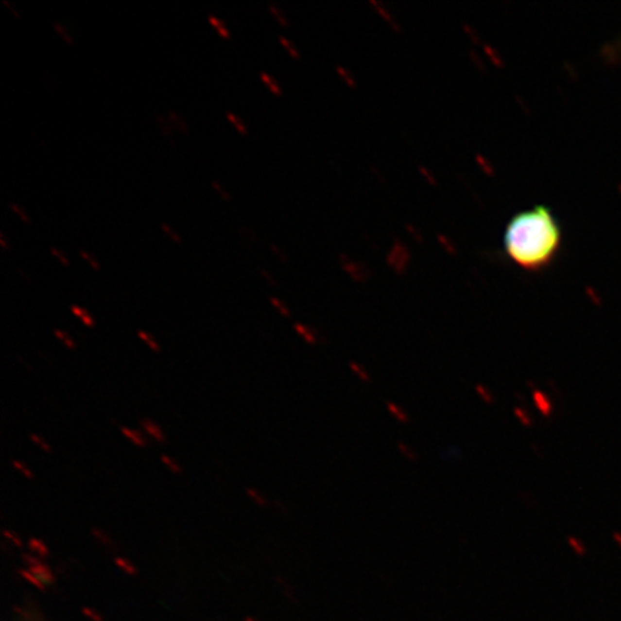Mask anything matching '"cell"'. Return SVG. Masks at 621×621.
I'll return each mask as SVG.
<instances>
[{
	"instance_id": "obj_40",
	"label": "cell",
	"mask_w": 621,
	"mask_h": 621,
	"mask_svg": "<svg viewBox=\"0 0 621 621\" xmlns=\"http://www.w3.org/2000/svg\"><path fill=\"white\" fill-rule=\"evenodd\" d=\"M115 564H117L118 567H121L122 569H125L127 572H136V569H134V567L131 565V562H130V561H127V559H124V558H121V556L115 558Z\"/></svg>"
},
{
	"instance_id": "obj_2",
	"label": "cell",
	"mask_w": 621,
	"mask_h": 621,
	"mask_svg": "<svg viewBox=\"0 0 621 621\" xmlns=\"http://www.w3.org/2000/svg\"><path fill=\"white\" fill-rule=\"evenodd\" d=\"M155 125H157V128H158V131H160V134H161V137L164 138L167 142H169V145L172 147V148H177V138H175V130L172 128V122L169 121V118H167V115H164V114H155Z\"/></svg>"
},
{
	"instance_id": "obj_24",
	"label": "cell",
	"mask_w": 621,
	"mask_h": 621,
	"mask_svg": "<svg viewBox=\"0 0 621 621\" xmlns=\"http://www.w3.org/2000/svg\"><path fill=\"white\" fill-rule=\"evenodd\" d=\"M246 495L258 505V506H262V508H266L268 505H269V502H268V499L265 498V495H262L258 489H255V487H247L246 489Z\"/></svg>"
},
{
	"instance_id": "obj_4",
	"label": "cell",
	"mask_w": 621,
	"mask_h": 621,
	"mask_svg": "<svg viewBox=\"0 0 621 621\" xmlns=\"http://www.w3.org/2000/svg\"><path fill=\"white\" fill-rule=\"evenodd\" d=\"M39 81L42 88L45 89V92L51 97H55L61 92V85L59 81L55 78V75L49 70V69H42L40 75H39Z\"/></svg>"
},
{
	"instance_id": "obj_43",
	"label": "cell",
	"mask_w": 621,
	"mask_h": 621,
	"mask_svg": "<svg viewBox=\"0 0 621 621\" xmlns=\"http://www.w3.org/2000/svg\"><path fill=\"white\" fill-rule=\"evenodd\" d=\"M0 244H1L3 252H7V250H9V244H7V241H6V238H4V233H3V232H0Z\"/></svg>"
},
{
	"instance_id": "obj_34",
	"label": "cell",
	"mask_w": 621,
	"mask_h": 621,
	"mask_svg": "<svg viewBox=\"0 0 621 621\" xmlns=\"http://www.w3.org/2000/svg\"><path fill=\"white\" fill-rule=\"evenodd\" d=\"M91 534H92V536L97 539V541H100L101 544L104 545H112V539L109 538V535L101 529V528H97V526H94L92 529H91Z\"/></svg>"
},
{
	"instance_id": "obj_15",
	"label": "cell",
	"mask_w": 621,
	"mask_h": 621,
	"mask_svg": "<svg viewBox=\"0 0 621 621\" xmlns=\"http://www.w3.org/2000/svg\"><path fill=\"white\" fill-rule=\"evenodd\" d=\"M207 20H208L210 26H211V28H214V31L219 34L220 37H223V39H226V40H229V39L232 37V34H230V32H229V29L226 28V25L223 23V20H222V19H219V17H217V16H214V15H208Z\"/></svg>"
},
{
	"instance_id": "obj_16",
	"label": "cell",
	"mask_w": 621,
	"mask_h": 621,
	"mask_svg": "<svg viewBox=\"0 0 621 621\" xmlns=\"http://www.w3.org/2000/svg\"><path fill=\"white\" fill-rule=\"evenodd\" d=\"M52 28H53V31H55V34H58L61 39H62V42L64 43H67L68 46H73L75 45V39H73V34L69 32L68 29L61 23V22H58V20H53V23H52Z\"/></svg>"
},
{
	"instance_id": "obj_10",
	"label": "cell",
	"mask_w": 621,
	"mask_h": 621,
	"mask_svg": "<svg viewBox=\"0 0 621 621\" xmlns=\"http://www.w3.org/2000/svg\"><path fill=\"white\" fill-rule=\"evenodd\" d=\"M70 312H72V315H75L78 319H81V322L85 325V327H88V328H94L95 327V319H94V316L88 312V310H85V308H82V307H79V305H70Z\"/></svg>"
},
{
	"instance_id": "obj_26",
	"label": "cell",
	"mask_w": 621,
	"mask_h": 621,
	"mask_svg": "<svg viewBox=\"0 0 621 621\" xmlns=\"http://www.w3.org/2000/svg\"><path fill=\"white\" fill-rule=\"evenodd\" d=\"M268 10H269V13L275 17L276 22H277L280 26H283V28H288V26H289V22H288L286 16L282 13V10H280L276 4H274V3H269V4H268Z\"/></svg>"
},
{
	"instance_id": "obj_37",
	"label": "cell",
	"mask_w": 621,
	"mask_h": 621,
	"mask_svg": "<svg viewBox=\"0 0 621 621\" xmlns=\"http://www.w3.org/2000/svg\"><path fill=\"white\" fill-rule=\"evenodd\" d=\"M259 275L262 276V279L268 283V285H271V286H274V288H277L279 286V283H277V280H276V277L266 268H263V266H260L259 268Z\"/></svg>"
},
{
	"instance_id": "obj_27",
	"label": "cell",
	"mask_w": 621,
	"mask_h": 621,
	"mask_svg": "<svg viewBox=\"0 0 621 621\" xmlns=\"http://www.w3.org/2000/svg\"><path fill=\"white\" fill-rule=\"evenodd\" d=\"M160 227H161V230H163V233L172 242V243H175V244H178V246H181L183 244V239H181V236L172 229L170 224H167V223H161L160 224Z\"/></svg>"
},
{
	"instance_id": "obj_11",
	"label": "cell",
	"mask_w": 621,
	"mask_h": 621,
	"mask_svg": "<svg viewBox=\"0 0 621 621\" xmlns=\"http://www.w3.org/2000/svg\"><path fill=\"white\" fill-rule=\"evenodd\" d=\"M293 328H295V331H296V334L307 343L308 345H316L318 344V337H316V334L310 329V327H307V325H304V324H299V322H296L295 325H293Z\"/></svg>"
},
{
	"instance_id": "obj_12",
	"label": "cell",
	"mask_w": 621,
	"mask_h": 621,
	"mask_svg": "<svg viewBox=\"0 0 621 621\" xmlns=\"http://www.w3.org/2000/svg\"><path fill=\"white\" fill-rule=\"evenodd\" d=\"M28 547H29V550L32 551L34 555L36 556H39V558H46L48 555H49V548H48V545L45 544V541H42V539H39V538H29L28 539Z\"/></svg>"
},
{
	"instance_id": "obj_32",
	"label": "cell",
	"mask_w": 621,
	"mask_h": 621,
	"mask_svg": "<svg viewBox=\"0 0 621 621\" xmlns=\"http://www.w3.org/2000/svg\"><path fill=\"white\" fill-rule=\"evenodd\" d=\"M3 538L4 539H7V541H10L15 547H17V548H23V545H25V542H23V539L17 535V534H15L12 529H3Z\"/></svg>"
},
{
	"instance_id": "obj_30",
	"label": "cell",
	"mask_w": 621,
	"mask_h": 621,
	"mask_svg": "<svg viewBox=\"0 0 621 621\" xmlns=\"http://www.w3.org/2000/svg\"><path fill=\"white\" fill-rule=\"evenodd\" d=\"M12 466H13V469H16L20 475H23L26 479H34V473L31 470V467H29L26 463H23L22 460H12Z\"/></svg>"
},
{
	"instance_id": "obj_9",
	"label": "cell",
	"mask_w": 621,
	"mask_h": 621,
	"mask_svg": "<svg viewBox=\"0 0 621 621\" xmlns=\"http://www.w3.org/2000/svg\"><path fill=\"white\" fill-rule=\"evenodd\" d=\"M348 367H349V371H351V373H352L357 379L360 380V381L367 382V384L373 381V376L370 374L368 368H365L362 364H360V362H357V361H349Z\"/></svg>"
},
{
	"instance_id": "obj_14",
	"label": "cell",
	"mask_w": 621,
	"mask_h": 621,
	"mask_svg": "<svg viewBox=\"0 0 621 621\" xmlns=\"http://www.w3.org/2000/svg\"><path fill=\"white\" fill-rule=\"evenodd\" d=\"M238 232H239V236L242 238V241L244 242L247 246L256 247L259 244V242H260L259 241V236H258V233L253 229H250L247 226H239Z\"/></svg>"
},
{
	"instance_id": "obj_3",
	"label": "cell",
	"mask_w": 621,
	"mask_h": 621,
	"mask_svg": "<svg viewBox=\"0 0 621 621\" xmlns=\"http://www.w3.org/2000/svg\"><path fill=\"white\" fill-rule=\"evenodd\" d=\"M532 400L534 404L536 407V410L542 414L544 417H550L553 412V406H552L551 398L548 397L547 393H544L539 388H532Z\"/></svg>"
},
{
	"instance_id": "obj_33",
	"label": "cell",
	"mask_w": 621,
	"mask_h": 621,
	"mask_svg": "<svg viewBox=\"0 0 621 621\" xmlns=\"http://www.w3.org/2000/svg\"><path fill=\"white\" fill-rule=\"evenodd\" d=\"M49 253L62 265V266H65V268H69L70 266V260H69V258L61 250V249H58V247H49Z\"/></svg>"
},
{
	"instance_id": "obj_13",
	"label": "cell",
	"mask_w": 621,
	"mask_h": 621,
	"mask_svg": "<svg viewBox=\"0 0 621 621\" xmlns=\"http://www.w3.org/2000/svg\"><path fill=\"white\" fill-rule=\"evenodd\" d=\"M475 393L478 394V397L482 400L484 404H487V406L496 404V396H495V393L489 387H486L484 384H476L475 385Z\"/></svg>"
},
{
	"instance_id": "obj_42",
	"label": "cell",
	"mask_w": 621,
	"mask_h": 621,
	"mask_svg": "<svg viewBox=\"0 0 621 621\" xmlns=\"http://www.w3.org/2000/svg\"><path fill=\"white\" fill-rule=\"evenodd\" d=\"M32 137H34V141L36 139V144H37V147L43 148V147L46 145V139L42 137L40 134H39V131H37V130H32Z\"/></svg>"
},
{
	"instance_id": "obj_38",
	"label": "cell",
	"mask_w": 621,
	"mask_h": 621,
	"mask_svg": "<svg viewBox=\"0 0 621 621\" xmlns=\"http://www.w3.org/2000/svg\"><path fill=\"white\" fill-rule=\"evenodd\" d=\"M269 249H271V252L274 253V256H275L276 259H277V260H279L280 263L286 265V263L289 262L288 256H286V255H285V253H283V252H282V250H280V249L277 247V246H276L274 242H271V243H269Z\"/></svg>"
},
{
	"instance_id": "obj_44",
	"label": "cell",
	"mask_w": 621,
	"mask_h": 621,
	"mask_svg": "<svg viewBox=\"0 0 621 621\" xmlns=\"http://www.w3.org/2000/svg\"><path fill=\"white\" fill-rule=\"evenodd\" d=\"M17 274H19V275L22 276V277H25V279H26V280H28V282H32V279H31V277H29V275H28V274H26V272H25V271H22V269H20V268H19V269H17Z\"/></svg>"
},
{
	"instance_id": "obj_35",
	"label": "cell",
	"mask_w": 621,
	"mask_h": 621,
	"mask_svg": "<svg viewBox=\"0 0 621 621\" xmlns=\"http://www.w3.org/2000/svg\"><path fill=\"white\" fill-rule=\"evenodd\" d=\"M31 440L34 442V445L37 446V448H40V450H43V451H48V453H51L52 451V448H51V445L42 437V436H39V434H34L32 433L31 434Z\"/></svg>"
},
{
	"instance_id": "obj_22",
	"label": "cell",
	"mask_w": 621,
	"mask_h": 621,
	"mask_svg": "<svg viewBox=\"0 0 621 621\" xmlns=\"http://www.w3.org/2000/svg\"><path fill=\"white\" fill-rule=\"evenodd\" d=\"M226 118H227V121H229V122H230V124L236 128V131H238L241 136H247V134H249L246 124L242 121L241 118H239L236 114H233V112L227 111V112H226Z\"/></svg>"
},
{
	"instance_id": "obj_29",
	"label": "cell",
	"mask_w": 621,
	"mask_h": 621,
	"mask_svg": "<svg viewBox=\"0 0 621 621\" xmlns=\"http://www.w3.org/2000/svg\"><path fill=\"white\" fill-rule=\"evenodd\" d=\"M53 334H55V337L58 338V340H61L64 345L69 348V349H75L76 348V343H75V340L69 335L67 331H62V329H53Z\"/></svg>"
},
{
	"instance_id": "obj_39",
	"label": "cell",
	"mask_w": 621,
	"mask_h": 621,
	"mask_svg": "<svg viewBox=\"0 0 621 621\" xmlns=\"http://www.w3.org/2000/svg\"><path fill=\"white\" fill-rule=\"evenodd\" d=\"M279 42H280V45L288 51V53L292 56V58H298L299 55H298V52H296V49L293 48V45L291 43V40L289 39H286L285 36H279Z\"/></svg>"
},
{
	"instance_id": "obj_5",
	"label": "cell",
	"mask_w": 621,
	"mask_h": 621,
	"mask_svg": "<svg viewBox=\"0 0 621 621\" xmlns=\"http://www.w3.org/2000/svg\"><path fill=\"white\" fill-rule=\"evenodd\" d=\"M139 426L144 429V431L153 439V440H155V442H158V443H164L166 442V434H164V431H163V429H161V426L160 424H157L155 421H153V420H150V418H142L141 421H139Z\"/></svg>"
},
{
	"instance_id": "obj_7",
	"label": "cell",
	"mask_w": 621,
	"mask_h": 621,
	"mask_svg": "<svg viewBox=\"0 0 621 621\" xmlns=\"http://www.w3.org/2000/svg\"><path fill=\"white\" fill-rule=\"evenodd\" d=\"M385 409H387V412L388 414L397 421V423H400V424H409L410 423V414L407 413V410L406 409H403V406H400V404H397V403H394V401H387L385 403Z\"/></svg>"
},
{
	"instance_id": "obj_28",
	"label": "cell",
	"mask_w": 621,
	"mask_h": 621,
	"mask_svg": "<svg viewBox=\"0 0 621 621\" xmlns=\"http://www.w3.org/2000/svg\"><path fill=\"white\" fill-rule=\"evenodd\" d=\"M78 255H79V258H82L94 271H101V265H100V262H98V259L92 255V253H89V252H86V250H84V249H79L78 250Z\"/></svg>"
},
{
	"instance_id": "obj_6",
	"label": "cell",
	"mask_w": 621,
	"mask_h": 621,
	"mask_svg": "<svg viewBox=\"0 0 621 621\" xmlns=\"http://www.w3.org/2000/svg\"><path fill=\"white\" fill-rule=\"evenodd\" d=\"M167 118H169V121L172 122V128L175 130V133H178V134H181V136H189L190 134V125H189V122L184 120V117L183 115H180L177 111H174V109H169L167 111Z\"/></svg>"
},
{
	"instance_id": "obj_21",
	"label": "cell",
	"mask_w": 621,
	"mask_h": 621,
	"mask_svg": "<svg viewBox=\"0 0 621 621\" xmlns=\"http://www.w3.org/2000/svg\"><path fill=\"white\" fill-rule=\"evenodd\" d=\"M210 186H211V189H213V191L223 200V202H226V203H230L232 200H233V197H232V194L222 186V183L220 181H217V180H214V178H211L210 180Z\"/></svg>"
},
{
	"instance_id": "obj_18",
	"label": "cell",
	"mask_w": 621,
	"mask_h": 621,
	"mask_svg": "<svg viewBox=\"0 0 621 621\" xmlns=\"http://www.w3.org/2000/svg\"><path fill=\"white\" fill-rule=\"evenodd\" d=\"M514 414H515V417H517V420L523 426V427H532L534 426V418H532V415L531 413L525 409V407H522V406H517L515 409H514Z\"/></svg>"
},
{
	"instance_id": "obj_17",
	"label": "cell",
	"mask_w": 621,
	"mask_h": 621,
	"mask_svg": "<svg viewBox=\"0 0 621 621\" xmlns=\"http://www.w3.org/2000/svg\"><path fill=\"white\" fill-rule=\"evenodd\" d=\"M259 78H260V81L269 88V91L276 95V97H280L282 95V89H280V86L277 85V82H276L275 79L268 73V72H265V70H260L259 72Z\"/></svg>"
},
{
	"instance_id": "obj_41",
	"label": "cell",
	"mask_w": 621,
	"mask_h": 621,
	"mask_svg": "<svg viewBox=\"0 0 621 621\" xmlns=\"http://www.w3.org/2000/svg\"><path fill=\"white\" fill-rule=\"evenodd\" d=\"M1 3H3V6H6L7 7V10L10 12V15L16 19V20H19L22 16H20V13H19V10L16 9V6L10 1V0H1Z\"/></svg>"
},
{
	"instance_id": "obj_20",
	"label": "cell",
	"mask_w": 621,
	"mask_h": 621,
	"mask_svg": "<svg viewBox=\"0 0 621 621\" xmlns=\"http://www.w3.org/2000/svg\"><path fill=\"white\" fill-rule=\"evenodd\" d=\"M137 335L138 338L144 343V344L147 345L151 351H154V352H160L161 351V345L158 344V341L151 335V334H148V332H145V331H142V329H139L137 331Z\"/></svg>"
},
{
	"instance_id": "obj_19",
	"label": "cell",
	"mask_w": 621,
	"mask_h": 621,
	"mask_svg": "<svg viewBox=\"0 0 621 621\" xmlns=\"http://www.w3.org/2000/svg\"><path fill=\"white\" fill-rule=\"evenodd\" d=\"M397 450H398V451H400V454H401L406 460H409V462H417V460H420L418 453L415 451V448H412L410 445H407L406 442H398V443H397Z\"/></svg>"
},
{
	"instance_id": "obj_25",
	"label": "cell",
	"mask_w": 621,
	"mask_h": 621,
	"mask_svg": "<svg viewBox=\"0 0 621 621\" xmlns=\"http://www.w3.org/2000/svg\"><path fill=\"white\" fill-rule=\"evenodd\" d=\"M160 460L163 462V465L172 472L174 475H181L183 473V467L180 466V463L175 460V459H172V456H167V454H161L160 456Z\"/></svg>"
},
{
	"instance_id": "obj_1",
	"label": "cell",
	"mask_w": 621,
	"mask_h": 621,
	"mask_svg": "<svg viewBox=\"0 0 621 621\" xmlns=\"http://www.w3.org/2000/svg\"><path fill=\"white\" fill-rule=\"evenodd\" d=\"M561 229L550 208L535 206L514 216L505 230V249L523 269L541 271L553 260Z\"/></svg>"
},
{
	"instance_id": "obj_31",
	"label": "cell",
	"mask_w": 621,
	"mask_h": 621,
	"mask_svg": "<svg viewBox=\"0 0 621 621\" xmlns=\"http://www.w3.org/2000/svg\"><path fill=\"white\" fill-rule=\"evenodd\" d=\"M9 208H10V210H12V211H13V213H15V214H16V216H17V217H19L23 223H25V224H31V223H32L31 216L26 213V210H25L23 207H20L19 205H16V203H12V202H10V203H9Z\"/></svg>"
},
{
	"instance_id": "obj_8",
	"label": "cell",
	"mask_w": 621,
	"mask_h": 621,
	"mask_svg": "<svg viewBox=\"0 0 621 621\" xmlns=\"http://www.w3.org/2000/svg\"><path fill=\"white\" fill-rule=\"evenodd\" d=\"M121 433H122V436L130 442V443H133L134 446H137L139 448H147V445H148V440H147V437L141 433V431H138L136 429H131V427H127V426H121Z\"/></svg>"
},
{
	"instance_id": "obj_36",
	"label": "cell",
	"mask_w": 621,
	"mask_h": 621,
	"mask_svg": "<svg viewBox=\"0 0 621 621\" xmlns=\"http://www.w3.org/2000/svg\"><path fill=\"white\" fill-rule=\"evenodd\" d=\"M271 304H272V307L275 308L282 316H285V318H289L291 316V310H288L282 302H280V299L279 298H276V296H271Z\"/></svg>"
},
{
	"instance_id": "obj_23",
	"label": "cell",
	"mask_w": 621,
	"mask_h": 621,
	"mask_svg": "<svg viewBox=\"0 0 621 621\" xmlns=\"http://www.w3.org/2000/svg\"><path fill=\"white\" fill-rule=\"evenodd\" d=\"M31 572H34V575L39 578V580H43V581H46V583H51L52 580H53V575H52V572H51V569L46 567V564H39V565H34L32 567V571Z\"/></svg>"
}]
</instances>
